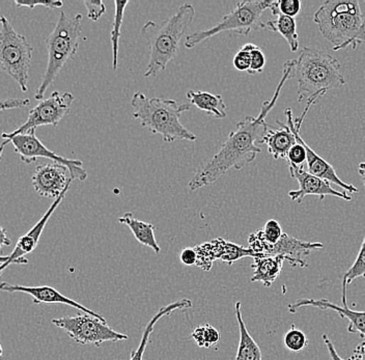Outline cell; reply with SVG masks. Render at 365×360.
<instances>
[{"label": "cell", "instance_id": "cell-39", "mask_svg": "<svg viewBox=\"0 0 365 360\" xmlns=\"http://www.w3.org/2000/svg\"><path fill=\"white\" fill-rule=\"evenodd\" d=\"M324 343H325L326 347H327L328 352H329L331 359L332 360H356L354 357H351L349 359H342L341 356H339V353L336 352V349H335L334 345H333L332 341L329 339V336L324 334L323 336Z\"/></svg>", "mask_w": 365, "mask_h": 360}, {"label": "cell", "instance_id": "cell-12", "mask_svg": "<svg viewBox=\"0 0 365 360\" xmlns=\"http://www.w3.org/2000/svg\"><path fill=\"white\" fill-rule=\"evenodd\" d=\"M323 96L324 95L321 93V95L314 96L312 99L308 100L307 107H305L304 110H303L302 115H301L300 118H297L296 120H294L293 111H292V109H285L284 115L285 118H287V125L289 127V129L292 130L294 135H295L296 140L300 143L301 145L304 147L305 151H307V172L309 173L310 175H316V177L326 180V181L329 182L330 184H335V185L341 187L342 190L346 191V192L358 193L359 192V189H358L357 187L351 185V184L344 183V181H341L339 175H337L336 172H335L334 168H333V166L331 165L330 163H328L325 159L319 156V155L303 140V138H301V126H302V123L303 120H304L305 116H307V113L309 111L310 107L316 104L319 100H321Z\"/></svg>", "mask_w": 365, "mask_h": 360}, {"label": "cell", "instance_id": "cell-27", "mask_svg": "<svg viewBox=\"0 0 365 360\" xmlns=\"http://www.w3.org/2000/svg\"><path fill=\"white\" fill-rule=\"evenodd\" d=\"M360 277L365 279V236L355 262H354L351 268L346 271V274L344 275V279H342L341 302L344 307H348V302H346L348 296H346V294H348L349 284H352L354 280L360 279Z\"/></svg>", "mask_w": 365, "mask_h": 360}, {"label": "cell", "instance_id": "cell-46", "mask_svg": "<svg viewBox=\"0 0 365 360\" xmlns=\"http://www.w3.org/2000/svg\"><path fill=\"white\" fill-rule=\"evenodd\" d=\"M364 4H365V1H364ZM364 19H365V13H364Z\"/></svg>", "mask_w": 365, "mask_h": 360}, {"label": "cell", "instance_id": "cell-37", "mask_svg": "<svg viewBox=\"0 0 365 360\" xmlns=\"http://www.w3.org/2000/svg\"><path fill=\"white\" fill-rule=\"evenodd\" d=\"M14 4H16V6L18 8H29L33 9L36 8V6H46V8L51 9V10H56V9L63 8V4L61 1H58V0H49V1H33V2H21V1H14Z\"/></svg>", "mask_w": 365, "mask_h": 360}, {"label": "cell", "instance_id": "cell-36", "mask_svg": "<svg viewBox=\"0 0 365 360\" xmlns=\"http://www.w3.org/2000/svg\"><path fill=\"white\" fill-rule=\"evenodd\" d=\"M31 104L29 98H11V99L0 101V113L11 110V109L24 108Z\"/></svg>", "mask_w": 365, "mask_h": 360}, {"label": "cell", "instance_id": "cell-7", "mask_svg": "<svg viewBox=\"0 0 365 360\" xmlns=\"http://www.w3.org/2000/svg\"><path fill=\"white\" fill-rule=\"evenodd\" d=\"M272 2V0L239 2L236 8L225 15L215 26L187 36L185 47L192 49L207 38H213L221 33L248 36L251 31L266 29V24L262 21V16L264 11L270 9Z\"/></svg>", "mask_w": 365, "mask_h": 360}, {"label": "cell", "instance_id": "cell-15", "mask_svg": "<svg viewBox=\"0 0 365 360\" xmlns=\"http://www.w3.org/2000/svg\"><path fill=\"white\" fill-rule=\"evenodd\" d=\"M289 174L295 178L299 183L298 190H291L289 197L297 204H301L308 195H316L319 200H323L327 195L341 198L346 202H351L352 197L346 195V191H337L331 187L329 182L316 175H310L304 168L289 165Z\"/></svg>", "mask_w": 365, "mask_h": 360}, {"label": "cell", "instance_id": "cell-17", "mask_svg": "<svg viewBox=\"0 0 365 360\" xmlns=\"http://www.w3.org/2000/svg\"><path fill=\"white\" fill-rule=\"evenodd\" d=\"M0 291L8 292V293H24L31 296L33 298L34 304H65L68 307H74V309H79L83 312L84 314H91L95 318L100 319L101 321L106 322L101 314L91 311L88 307H83L80 303L71 299V298L66 297L63 294L59 293L56 289L52 287L41 286V287H26L20 286V284H10V282H4L0 284Z\"/></svg>", "mask_w": 365, "mask_h": 360}, {"label": "cell", "instance_id": "cell-9", "mask_svg": "<svg viewBox=\"0 0 365 360\" xmlns=\"http://www.w3.org/2000/svg\"><path fill=\"white\" fill-rule=\"evenodd\" d=\"M52 324L65 330L68 336L80 345H91L99 348L107 341L118 343L128 339L125 334L115 331L107 325V322L88 314L53 319Z\"/></svg>", "mask_w": 365, "mask_h": 360}, {"label": "cell", "instance_id": "cell-3", "mask_svg": "<svg viewBox=\"0 0 365 360\" xmlns=\"http://www.w3.org/2000/svg\"><path fill=\"white\" fill-rule=\"evenodd\" d=\"M314 22L333 50L352 49L365 42V19L358 0H328L314 13Z\"/></svg>", "mask_w": 365, "mask_h": 360}, {"label": "cell", "instance_id": "cell-10", "mask_svg": "<svg viewBox=\"0 0 365 360\" xmlns=\"http://www.w3.org/2000/svg\"><path fill=\"white\" fill-rule=\"evenodd\" d=\"M75 97L73 93L53 92L47 99L38 102L34 108L29 110L26 122L11 133H2L1 138L9 140L19 134L36 131L42 126H57L66 115L71 113Z\"/></svg>", "mask_w": 365, "mask_h": 360}, {"label": "cell", "instance_id": "cell-43", "mask_svg": "<svg viewBox=\"0 0 365 360\" xmlns=\"http://www.w3.org/2000/svg\"><path fill=\"white\" fill-rule=\"evenodd\" d=\"M9 259V256H4V257H0V265H2V264L6 263V261Z\"/></svg>", "mask_w": 365, "mask_h": 360}, {"label": "cell", "instance_id": "cell-33", "mask_svg": "<svg viewBox=\"0 0 365 360\" xmlns=\"http://www.w3.org/2000/svg\"><path fill=\"white\" fill-rule=\"evenodd\" d=\"M285 160H287V165L303 168L307 161V151H305L304 147L297 141L296 145L289 150Z\"/></svg>", "mask_w": 365, "mask_h": 360}, {"label": "cell", "instance_id": "cell-30", "mask_svg": "<svg viewBox=\"0 0 365 360\" xmlns=\"http://www.w3.org/2000/svg\"><path fill=\"white\" fill-rule=\"evenodd\" d=\"M284 343L287 350L292 351V352H300L307 347L309 341L302 330L297 329L296 326L293 325L291 329L285 334Z\"/></svg>", "mask_w": 365, "mask_h": 360}, {"label": "cell", "instance_id": "cell-5", "mask_svg": "<svg viewBox=\"0 0 365 360\" xmlns=\"http://www.w3.org/2000/svg\"><path fill=\"white\" fill-rule=\"evenodd\" d=\"M131 105L134 108L133 118L148 131L161 135L165 143L197 140L195 134L185 128L180 120L182 113L189 110L190 104H179L175 100L148 98L143 93H135Z\"/></svg>", "mask_w": 365, "mask_h": 360}, {"label": "cell", "instance_id": "cell-13", "mask_svg": "<svg viewBox=\"0 0 365 360\" xmlns=\"http://www.w3.org/2000/svg\"><path fill=\"white\" fill-rule=\"evenodd\" d=\"M197 254V263L196 266L207 272L211 270L215 261H221L227 265H234L236 262L246 257H257L262 254H257L250 247L235 245L223 238H217L210 242L202 243L196 246Z\"/></svg>", "mask_w": 365, "mask_h": 360}, {"label": "cell", "instance_id": "cell-4", "mask_svg": "<svg viewBox=\"0 0 365 360\" xmlns=\"http://www.w3.org/2000/svg\"><path fill=\"white\" fill-rule=\"evenodd\" d=\"M195 17L192 4H184L175 15L158 24L148 21L141 29V36L150 47V61L145 76L154 77L165 71L168 63L179 54L180 43Z\"/></svg>", "mask_w": 365, "mask_h": 360}, {"label": "cell", "instance_id": "cell-19", "mask_svg": "<svg viewBox=\"0 0 365 360\" xmlns=\"http://www.w3.org/2000/svg\"><path fill=\"white\" fill-rule=\"evenodd\" d=\"M312 307L322 311H333L341 316V318L349 321L348 331L350 334H359L361 339L365 337V311H353L349 307H341L327 299H299L298 302L289 304V313L296 314L299 309Z\"/></svg>", "mask_w": 365, "mask_h": 360}, {"label": "cell", "instance_id": "cell-25", "mask_svg": "<svg viewBox=\"0 0 365 360\" xmlns=\"http://www.w3.org/2000/svg\"><path fill=\"white\" fill-rule=\"evenodd\" d=\"M190 307H192V302L190 299L178 300V302L170 303V304L166 305V307H161L158 313L155 314L150 319V322L148 323L143 337H141L140 344H139L138 348L135 351H132L130 360H143V355H145V351L147 349L148 339H150V334H152L153 330H154L155 325L157 324L160 319L168 316V314L173 313V312L177 311V309H190Z\"/></svg>", "mask_w": 365, "mask_h": 360}, {"label": "cell", "instance_id": "cell-41", "mask_svg": "<svg viewBox=\"0 0 365 360\" xmlns=\"http://www.w3.org/2000/svg\"><path fill=\"white\" fill-rule=\"evenodd\" d=\"M11 245V239L9 238L6 230L0 227V252H1L2 248L6 247V246H10Z\"/></svg>", "mask_w": 365, "mask_h": 360}, {"label": "cell", "instance_id": "cell-14", "mask_svg": "<svg viewBox=\"0 0 365 360\" xmlns=\"http://www.w3.org/2000/svg\"><path fill=\"white\" fill-rule=\"evenodd\" d=\"M72 181L68 168L56 163L40 164L31 178V183L36 193L41 197L54 200L70 189Z\"/></svg>", "mask_w": 365, "mask_h": 360}, {"label": "cell", "instance_id": "cell-2", "mask_svg": "<svg viewBox=\"0 0 365 360\" xmlns=\"http://www.w3.org/2000/svg\"><path fill=\"white\" fill-rule=\"evenodd\" d=\"M284 67L289 70V78L298 81L299 103L341 88L346 82L336 58L309 47L301 48L298 58L285 61Z\"/></svg>", "mask_w": 365, "mask_h": 360}, {"label": "cell", "instance_id": "cell-1", "mask_svg": "<svg viewBox=\"0 0 365 360\" xmlns=\"http://www.w3.org/2000/svg\"><path fill=\"white\" fill-rule=\"evenodd\" d=\"M287 79H289V70L284 67V75L276 86L273 97L269 101L262 103L261 111L257 118L246 116L240 120L236 130L230 132L219 152L189 182V190L195 191L204 187L213 185L221 177L227 175L228 170H242L255 160L257 154L262 152L257 143H261L262 138L269 128V125L266 123V116L277 103L278 98Z\"/></svg>", "mask_w": 365, "mask_h": 360}, {"label": "cell", "instance_id": "cell-32", "mask_svg": "<svg viewBox=\"0 0 365 360\" xmlns=\"http://www.w3.org/2000/svg\"><path fill=\"white\" fill-rule=\"evenodd\" d=\"M246 47L250 50L251 56L250 69L248 70V74L255 75L262 73L264 66H266V56H264V52L261 48L251 44V43L246 44Z\"/></svg>", "mask_w": 365, "mask_h": 360}, {"label": "cell", "instance_id": "cell-34", "mask_svg": "<svg viewBox=\"0 0 365 360\" xmlns=\"http://www.w3.org/2000/svg\"><path fill=\"white\" fill-rule=\"evenodd\" d=\"M235 69L240 71V72H248L250 69L251 56L250 50L244 45L241 49L237 52L236 56L232 59Z\"/></svg>", "mask_w": 365, "mask_h": 360}, {"label": "cell", "instance_id": "cell-23", "mask_svg": "<svg viewBox=\"0 0 365 360\" xmlns=\"http://www.w3.org/2000/svg\"><path fill=\"white\" fill-rule=\"evenodd\" d=\"M118 222L127 225L140 245L148 246L150 250H154L156 254L161 252V248L157 243L156 237H155L156 227L152 223L136 220L131 212H127L122 217L118 218Z\"/></svg>", "mask_w": 365, "mask_h": 360}, {"label": "cell", "instance_id": "cell-22", "mask_svg": "<svg viewBox=\"0 0 365 360\" xmlns=\"http://www.w3.org/2000/svg\"><path fill=\"white\" fill-rule=\"evenodd\" d=\"M186 97L190 104L197 107L200 110L205 111L207 115L220 120L227 118V105L223 101L222 96L202 91H189L186 93Z\"/></svg>", "mask_w": 365, "mask_h": 360}, {"label": "cell", "instance_id": "cell-38", "mask_svg": "<svg viewBox=\"0 0 365 360\" xmlns=\"http://www.w3.org/2000/svg\"><path fill=\"white\" fill-rule=\"evenodd\" d=\"M180 259L185 266L188 267H193L197 263V254H196L195 248L186 247L182 250L180 254Z\"/></svg>", "mask_w": 365, "mask_h": 360}, {"label": "cell", "instance_id": "cell-6", "mask_svg": "<svg viewBox=\"0 0 365 360\" xmlns=\"http://www.w3.org/2000/svg\"><path fill=\"white\" fill-rule=\"evenodd\" d=\"M82 19L81 14L71 17L63 11L59 13L53 31L45 40L48 63L42 81L34 93V98L38 101L44 100L46 92L56 81L63 66L68 59L74 58L78 51L80 36L82 35Z\"/></svg>", "mask_w": 365, "mask_h": 360}, {"label": "cell", "instance_id": "cell-16", "mask_svg": "<svg viewBox=\"0 0 365 360\" xmlns=\"http://www.w3.org/2000/svg\"><path fill=\"white\" fill-rule=\"evenodd\" d=\"M68 191V189L66 190L61 197L54 200L50 208L47 210V212L42 216V218L34 225L33 229L27 232L21 238H19L17 245H16L15 248H14V252L9 256L8 261L2 264V265H0V275H1V273L4 272L9 266L14 265V264H16V265H25V264L29 263V259L24 257L26 256V254H31V252H33L34 250H36L48 220L53 215L54 212L58 208L59 205L65 200Z\"/></svg>", "mask_w": 365, "mask_h": 360}, {"label": "cell", "instance_id": "cell-26", "mask_svg": "<svg viewBox=\"0 0 365 360\" xmlns=\"http://www.w3.org/2000/svg\"><path fill=\"white\" fill-rule=\"evenodd\" d=\"M275 17V20L266 22V29L284 36L292 52L298 51L299 36L297 33L295 18L287 17V16L280 15V14Z\"/></svg>", "mask_w": 365, "mask_h": 360}, {"label": "cell", "instance_id": "cell-29", "mask_svg": "<svg viewBox=\"0 0 365 360\" xmlns=\"http://www.w3.org/2000/svg\"><path fill=\"white\" fill-rule=\"evenodd\" d=\"M191 337L200 348L210 349L220 341V334L210 324L198 326L193 330Z\"/></svg>", "mask_w": 365, "mask_h": 360}, {"label": "cell", "instance_id": "cell-35", "mask_svg": "<svg viewBox=\"0 0 365 360\" xmlns=\"http://www.w3.org/2000/svg\"><path fill=\"white\" fill-rule=\"evenodd\" d=\"M84 6L88 9V17L91 21L97 22L106 13V6L101 0L97 1H84Z\"/></svg>", "mask_w": 365, "mask_h": 360}, {"label": "cell", "instance_id": "cell-18", "mask_svg": "<svg viewBox=\"0 0 365 360\" xmlns=\"http://www.w3.org/2000/svg\"><path fill=\"white\" fill-rule=\"evenodd\" d=\"M324 247L322 243L307 242L299 240L295 237L289 236L284 232L280 240L276 245H266L262 250V256H284L293 267H307L304 257L314 250H319Z\"/></svg>", "mask_w": 365, "mask_h": 360}, {"label": "cell", "instance_id": "cell-24", "mask_svg": "<svg viewBox=\"0 0 365 360\" xmlns=\"http://www.w3.org/2000/svg\"><path fill=\"white\" fill-rule=\"evenodd\" d=\"M235 312H236L240 330V341L236 360H262L261 348L250 336L245 323H244L241 313V302H238L235 304Z\"/></svg>", "mask_w": 365, "mask_h": 360}, {"label": "cell", "instance_id": "cell-40", "mask_svg": "<svg viewBox=\"0 0 365 360\" xmlns=\"http://www.w3.org/2000/svg\"><path fill=\"white\" fill-rule=\"evenodd\" d=\"M353 357L356 360H365V337L354 350Z\"/></svg>", "mask_w": 365, "mask_h": 360}, {"label": "cell", "instance_id": "cell-11", "mask_svg": "<svg viewBox=\"0 0 365 360\" xmlns=\"http://www.w3.org/2000/svg\"><path fill=\"white\" fill-rule=\"evenodd\" d=\"M6 145L11 143L14 151L19 155L23 163L31 164L36 163L38 158H46L51 160L52 163H59L65 165L70 172L72 180L86 181L88 174L83 168V163L78 159H68L66 157L59 156L47 147L36 136V131H31L26 134H19L14 136L9 140L4 141Z\"/></svg>", "mask_w": 365, "mask_h": 360}, {"label": "cell", "instance_id": "cell-21", "mask_svg": "<svg viewBox=\"0 0 365 360\" xmlns=\"http://www.w3.org/2000/svg\"><path fill=\"white\" fill-rule=\"evenodd\" d=\"M253 259V275L250 282H262L267 288L272 286L279 277L284 269V262L287 261L284 256H261Z\"/></svg>", "mask_w": 365, "mask_h": 360}, {"label": "cell", "instance_id": "cell-28", "mask_svg": "<svg viewBox=\"0 0 365 360\" xmlns=\"http://www.w3.org/2000/svg\"><path fill=\"white\" fill-rule=\"evenodd\" d=\"M115 13H114L113 27L110 34L111 45H113V69L115 71L118 66V47H120V29H122L125 6L129 1L115 0Z\"/></svg>", "mask_w": 365, "mask_h": 360}, {"label": "cell", "instance_id": "cell-42", "mask_svg": "<svg viewBox=\"0 0 365 360\" xmlns=\"http://www.w3.org/2000/svg\"><path fill=\"white\" fill-rule=\"evenodd\" d=\"M359 172L360 177H361L362 182H364V185L365 187V163H362L359 164Z\"/></svg>", "mask_w": 365, "mask_h": 360}, {"label": "cell", "instance_id": "cell-31", "mask_svg": "<svg viewBox=\"0 0 365 360\" xmlns=\"http://www.w3.org/2000/svg\"><path fill=\"white\" fill-rule=\"evenodd\" d=\"M269 10H271L273 16L280 14V15L287 16V17L295 18L302 11V2L300 0L273 1Z\"/></svg>", "mask_w": 365, "mask_h": 360}, {"label": "cell", "instance_id": "cell-8", "mask_svg": "<svg viewBox=\"0 0 365 360\" xmlns=\"http://www.w3.org/2000/svg\"><path fill=\"white\" fill-rule=\"evenodd\" d=\"M33 51L26 36L18 33L6 16L0 15V70L15 81L23 93L29 91Z\"/></svg>", "mask_w": 365, "mask_h": 360}, {"label": "cell", "instance_id": "cell-45", "mask_svg": "<svg viewBox=\"0 0 365 360\" xmlns=\"http://www.w3.org/2000/svg\"><path fill=\"white\" fill-rule=\"evenodd\" d=\"M2 356H4V349H2L1 344H0V360L2 359Z\"/></svg>", "mask_w": 365, "mask_h": 360}, {"label": "cell", "instance_id": "cell-20", "mask_svg": "<svg viewBox=\"0 0 365 360\" xmlns=\"http://www.w3.org/2000/svg\"><path fill=\"white\" fill-rule=\"evenodd\" d=\"M277 124L279 125V128L269 127L259 143L267 145L268 152L275 160L287 159L289 150L297 143L295 135L289 127L280 120H277Z\"/></svg>", "mask_w": 365, "mask_h": 360}, {"label": "cell", "instance_id": "cell-44", "mask_svg": "<svg viewBox=\"0 0 365 360\" xmlns=\"http://www.w3.org/2000/svg\"><path fill=\"white\" fill-rule=\"evenodd\" d=\"M6 145L4 143H2L1 145H0V159H1L2 152H4V149Z\"/></svg>", "mask_w": 365, "mask_h": 360}]
</instances>
